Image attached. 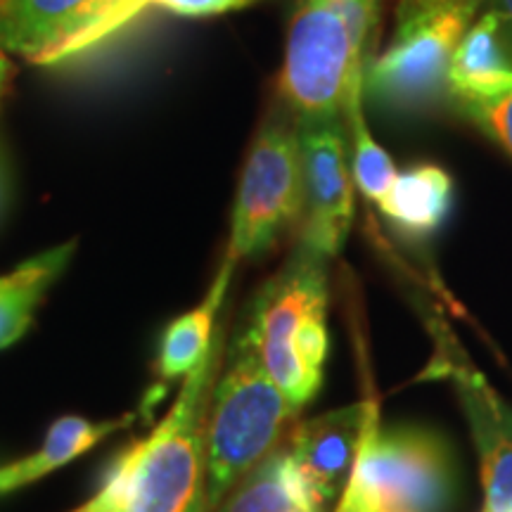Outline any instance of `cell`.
<instances>
[{
  "label": "cell",
  "instance_id": "obj_6",
  "mask_svg": "<svg viewBox=\"0 0 512 512\" xmlns=\"http://www.w3.org/2000/svg\"><path fill=\"white\" fill-rule=\"evenodd\" d=\"M347 482L373 512H448L458 496L451 446L425 427L380 430L377 415L368 422Z\"/></svg>",
  "mask_w": 512,
  "mask_h": 512
},
{
  "label": "cell",
  "instance_id": "obj_8",
  "mask_svg": "<svg viewBox=\"0 0 512 512\" xmlns=\"http://www.w3.org/2000/svg\"><path fill=\"white\" fill-rule=\"evenodd\" d=\"M133 22L131 0H0V50L60 64Z\"/></svg>",
  "mask_w": 512,
  "mask_h": 512
},
{
  "label": "cell",
  "instance_id": "obj_7",
  "mask_svg": "<svg viewBox=\"0 0 512 512\" xmlns=\"http://www.w3.org/2000/svg\"><path fill=\"white\" fill-rule=\"evenodd\" d=\"M304 216V164L297 119H268L242 169L226 259H254Z\"/></svg>",
  "mask_w": 512,
  "mask_h": 512
},
{
  "label": "cell",
  "instance_id": "obj_22",
  "mask_svg": "<svg viewBox=\"0 0 512 512\" xmlns=\"http://www.w3.org/2000/svg\"><path fill=\"white\" fill-rule=\"evenodd\" d=\"M337 512H373L368 508V503L363 501L361 491L356 489L354 484H344V494H342V503H339Z\"/></svg>",
  "mask_w": 512,
  "mask_h": 512
},
{
  "label": "cell",
  "instance_id": "obj_4",
  "mask_svg": "<svg viewBox=\"0 0 512 512\" xmlns=\"http://www.w3.org/2000/svg\"><path fill=\"white\" fill-rule=\"evenodd\" d=\"M297 411L245 337L235 339L228 368L211 389L204 427L207 446V512H216L230 491L278 446Z\"/></svg>",
  "mask_w": 512,
  "mask_h": 512
},
{
  "label": "cell",
  "instance_id": "obj_20",
  "mask_svg": "<svg viewBox=\"0 0 512 512\" xmlns=\"http://www.w3.org/2000/svg\"><path fill=\"white\" fill-rule=\"evenodd\" d=\"M261 0H131L133 19L143 15L147 8L171 12L176 17H219L226 12L245 10Z\"/></svg>",
  "mask_w": 512,
  "mask_h": 512
},
{
  "label": "cell",
  "instance_id": "obj_15",
  "mask_svg": "<svg viewBox=\"0 0 512 512\" xmlns=\"http://www.w3.org/2000/svg\"><path fill=\"white\" fill-rule=\"evenodd\" d=\"M74 252L76 242L69 240L31 256L8 273H0V349L12 347L27 335L36 309L67 271Z\"/></svg>",
  "mask_w": 512,
  "mask_h": 512
},
{
  "label": "cell",
  "instance_id": "obj_12",
  "mask_svg": "<svg viewBox=\"0 0 512 512\" xmlns=\"http://www.w3.org/2000/svg\"><path fill=\"white\" fill-rule=\"evenodd\" d=\"M510 91L512 60L503 46V17L486 10L448 64V100H489Z\"/></svg>",
  "mask_w": 512,
  "mask_h": 512
},
{
  "label": "cell",
  "instance_id": "obj_5",
  "mask_svg": "<svg viewBox=\"0 0 512 512\" xmlns=\"http://www.w3.org/2000/svg\"><path fill=\"white\" fill-rule=\"evenodd\" d=\"M486 0H399L387 48L366 64L370 98L392 112H430L448 100V64Z\"/></svg>",
  "mask_w": 512,
  "mask_h": 512
},
{
  "label": "cell",
  "instance_id": "obj_26",
  "mask_svg": "<svg viewBox=\"0 0 512 512\" xmlns=\"http://www.w3.org/2000/svg\"><path fill=\"white\" fill-rule=\"evenodd\" d=\"M290 512H304V510H299V508H292Z\"/></svg>",
  "mask_w": 512,
  "mask_h": 512
},
{
  "label": "cell",
  "instance_id": "obj_24",
  "mask_svg": "<svg viewBox=\"0 0 512 512\" xmlns=\"http://www.w3.org/2000/svg\"><path fill=\"white\" fill-rule=\"evenodd\" d=\"M496 5H498L496 12L503 17V22H508L512 27V0H496Z\"/></svg>",
  "mask_w": 512,
  "mask_h": 512
},
{
  "label": "cell",
  "instance_id": "obj_16",
  "mask_svg": "<svg viewBox=\"0 0 512 512\" xmlns=\"http://www.w3.org/2000/svg\"><path fill=\"white\" fill-rule=\"evenodd\" d=\"M235 266L238 264L223 259L214 285L209 287L202 304L171 320L169 328L164 330L157 354V373L162 380H178V377L190 375L214 347L216 337L221 335V332H216V318H219L221 306L226 302Z\"/></svg>",
  "mask_w": 512,
  "mask_h": 512
},
{
  "label": "cell",
  "instance_id": "obj_19",
  "mask_svg": "<svg viewBox=\"0 0 512 512\" xmlns=\"http://www.w3.org/2000/svg\"><path fill=\"white\" fill-rule=\"evenodd\" d=\"M453 107L512 155V91L489 100H458Z\"/></svg>",
  "mask_w": 512,
  "mask_h": 512
},
{
  "label": "cell",
  "instance_id": "obj_18",
  "mask_svg": "<svg viewBox=\"0 0 512 512\" xmlns=\"http://www.w3.org/2000/svg\"><path fill=\"white\" fill-rule=\"evenodd\" d=\"M285 451L275 448L238 484L219 512H290L294 508L283 477Z\"/></svg>",
  "mask_w": 512,
  "mask_h": 512
},
{
  "label": "cell",
  "instance_id": "obj_23",
  "mask_svg": "<svg viewBox=\"0 0 512 512\" xmlns=\"http://www.w3.org/2000/svg\"><path fill=\"white\" fill-rule=\"evenodd\" d=\"M15 79V64H12L10 55L0 50V105H3L5 95L10 91V83Z\"/></svg>",
  "mask_w": 512,
  "mask_h": 512
},
{
  "label": "cell",
  "instance_id": "obj_2",
  "mask_svg": "<svg viewBox=\"0 0 512 512\" xmlns=\"http://www.w3.org/2000/svg\"><path fill=\"white\" fill-rule=\"evenodd\" d=\"M325 264V256L299 245L256 294L242 330L297 413L318 394L328 358Z\"/></svg>",
  "mask_w": 512,
  "mask_h": 512
},
{
  "label": "cell",
  "instance_id": "obj_17",
  "mask_svg": "<svg viewBox=\"0 0 512 512\" xmlns=\"http://www.w3.org/2000/svg\"><path fill=\"white\" fill-rule=\"evenodd\" d=\"M344 119H347L349 128V157L354 185L370 202L377 204L392 188L399 171H396L392 157L384 152V147L370 133L366 114H363V83L349 91V98L344 102Z\"/></svg>",
  "mask_w": 512,
  "mask_h": 512
},
{
  "label": "cell",
  "instance_id": "obj_3",
  "mask_svg": "<svg viewBox=\"0 0 512 512\" xmlns=\"http://www.w3.org/2000/svg\"><path fill=\"white\" fill-rule=\"evenodd\" d=\"M380 0H297L287 29L280 95L297 121L344 114L366 79V46Z\"/></svg>",
  "mask_w": 512,
  "mask_h": 512
},
{
  "label": "cell",
  "instance_id": "obj_10",
  "mask_svg": "<svg viewBox=\"0 0 512 512\" xmlns=\"http://www.w3.org/2000/svg\"><path fill=\"white\" fill-rule=\"evenodd\" d=\"M375 415L377 403L361 401L306 420L294 430L283 463L294 508L325 512L344 479H349L363 434Z\"/></svg>",
  "mask_w": 512,
  "mask_h": 512
},
{
  "label": "cell",
  "instance_id": "obj_21",
  "mask_svg": "<svg viewBox=\"0 0 512 512\" xmlns=\"http://www.w3.org/2000/svg\"><path fill=\"white\" fill-rule=\"evenodd\" d=\"M10 197H12L10 164H8V155H5L3 145H0V219H3L5 211L10 207Z\"/></svg>",
  "mask_w": 512,
  "mask_h": 512
},
{
  "label": "cell",
  "instance_id": "obj_1",
  "mask_svg": "<svg viewBox=\"0 0 512 512\" xmlns=\"http://www.w3.org/2000/svg\"><path fill=\"white\" fill-rule=\"evenodd\" d=\"M223 337L185 375L166 418L117 458L95 501L119 512H207L204 427Z\"/></svg>",
  "mask_w": 512,
  "mask_h": 512
},
{
  "label": "cell",
  "instance_id": "obj_13",
  "mask_svg": "<svg viewBox=\"0 0 512 512\" xmlns=\"http://www.w3.org/2000/svg\"><path fill=\"white\" fill-rule=\"evenodd\" d=\"M377 207L401 235L427 240L451 214L453 178L439 164H413L396 174L392 188Z\"/></svg>",
  "mask_w": 512,
  "mask_h": 512
},
{
  "label": "cell",
  "instance_id": "obj_25",
  "mask_svg": "<svg viewBox=\"0 0 512 512\" xmlns=\"http://www.w3.org/2000/svg\"><path fill=\"white\" fill-rule=\"evenodd\" d=\"M74 512H119V510L107 508V505H102V503L95 501V498H91V501H88L86 505H81V508L74 510Z\"/></svg>",
  "mask_w": 512,
  "mask_h": 512
},
{
  "label": "cell",
  "instance_id": "obj_11",
  "mask_svg": "<svg viewBox=\"0 0 512 512\" xmlns=\"http://www.w3.org/2000/svg\"><path fill=\"white\" fill-rule=\"evenodd\" d=\"M441 373L451 377L475 437L486 512H512V403L472 370L451 337H441Z\"/></svg>",
  "mask_w": 512,
  "mask_h": 512
},
{
  "label": "cell",
  "instance_id": "obj_14",
  "mask_svg": "<svg viewBox=\"0 0 512 512\" xmlns=\"http://www.w3.org/2000/svg\"><path fill=\"white\" fill-rule=\"evenodd\" d=\"M133 420H136L133 413L100 422L86 420L81 415H64V418L50 425L38 451L29 453L27 458L15 460V463L0 465V496L34 484L38 479L50 475V472L60 470V467L79 458L81 453L98 446L100 441L131 427Z\"/></svg>",
  "mask_w": 512,
  "mask_h": 512
},
{
  "label": "cell",
  "instance_id": "obj_9",
  "mask_svg": "<svg viewBox=\"0 0 512 512\" xmlns=\"http://www.w3.org/2000/svg\"><path fill=\"white\" fill-rule=\"evenodd\" d=\"M304 164V226L299 245L325 259L339 254L354 221V176L344 114L297 121Z\"/></svg>",
  "mask_w": 512,
  "mask_h": 512
},
{
  "label": "cell",
  "instance_id": "obj_27",
  "mask_svg": "<svg viewBox=\"0 0 512 512\" xmlns=\"http://www.w3.org/2000/svg\"><path fill=\"white\" fill-rule=\"evenodd\" d=\"M484 512H486V510H484Z\"/></svg>",
  "mask_w": 512,
  "mask_h": 512
}]
</instances>
